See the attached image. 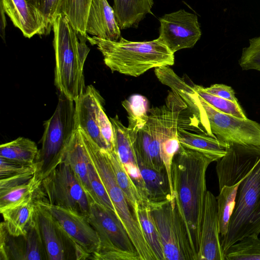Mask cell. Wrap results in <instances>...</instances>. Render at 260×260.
<instances>
[{
	"label": "cell",
	"mask_w": 260,
	"mask_h": 260,
	"mask_svg": "<svg viewBox=\"0 0 260 260\" xmlns=\"http://www.w3.org/2000/svg\"><path fill=\"white\" fill-rule=\"evenodd\" d=\"M212 162L204 154L180 145L172 163L171 177L176 205L198 259L207 191L206 172Z\"/></svg>",
	"instance_id": "cell-1"
},
{
	"label": "cell",
	"mask_w": 260,
	"mask_h": 260,
	"mask_svg": "<svg viewBox=\"0 0 260 260\" xmlns=\"http://www.w3.org/2000/svg\"><path fill=\"white\" fill-rule=\"evenodd\" d=\"M158 39L173 53L194 47L202 36L198 16L180 9L159 19Z\"/></svg>",
	"instance_id": "cell-14"
},
{
	"label": "cell",
	"mask_w": 260,
	"mask_h": 260,
	"mask_svg": "<svg viewBox=\"0 0 260 260\" xmlns=\"http://www.w3.org/2000/svg\"><path fill=\"white\" fill-rule=\"evenodd\" d=\"M39 10L52 26L53 20L57 15L59 0H27Z\"/></svg>",
	"instance_id": "cell-39"
},
{
	"label": "cell",
	"mask_w": 260,
	"mask_h": 260,
	"mask_svg": "<svg viewBox=\"0 0 260 260\" xmlns=\"http://www.w3.org/2000/svg\"><path fill=\"white\" fill-rule=\"evenodd\" d=\"M23 260H47L46 254L38 223L36 220L22 236Z\"/></svg>",
	"instance_id": "cell-34"
},
{
	"label": "cell",
	"mask_w": 260,
	"mask_h": 260,
	"mask_svg": "<svg viewBox=\"0 0 260 260\" xmlns=\"http://www.w3.org/2000/svg\"><path fill=\"white\" fill-rule=\"evenodd\" d=\"M148 100L144 96L135 94L122 102L128 114V128L137 133L146 124L148 118Z\"/></svg>",
	"instance_id": "cell-31"
},
{
	"label": "cell",
	"mask_w": 260,
	"mask_h": 260,
	"mask_svg": "<svg viewBox=\"0 0 260 260\" xmlns=\"http://www.w3.org/2000/svg\"><path fill=\"white\" fill-rule=\"evenodd\" d=\"M39 150L30 139L20 137L0 146V157L25 165L35 163Z\"/></svg>",
	"instance_id": "cell-27"
},
{
	"label": "cell",
	"mask_w": 260,
	"mask_h": 260,
	"mask_svg": "<svg viewBox=\"0 0 260 260\" xmlns=\"http://www.w3.org/2000/svg\"><path fill=\"white\" fill-rule=\"evenodd\" d=\"M198 260H225L219 231L217 200L208 190L205 197Z\"/></svg>",
	"instance_id": "cell-18"
},
{
	"label": "cell",
	"mask_w": 260,
	"mask_h": 260,
	"mask_svg": "<svg viewBox=\"0 0 260 260\" xmlns=\"http://www.w3.org/2000/svg\"><path fill=\"white\" fill-rule=\"evenodd\" d=\"M90 161L104 184L116 213L129 236L140 260H157L143 231L134 216L125 195L118 184L107 149L99 146L87 135H82Z\"/></svg>",
	"instance_id": "cell-4"
},
{
	"label": "cell",
	"mask_w": 260,
	"mask_h": 260,
	"mask_svg": "<svg viewBox=\"0 0 260 260\" xmlns=\"http://www.w3.org/2000/svg\"><path fill=\"white\" fill-rule=\"evenodd\" d=\"M138 164L144 182L147 202L160 201L172 196L170 182L165 170L157 171L139 161Z\"/></svg>",
	"instance_id": "cell-25"
},
{
	"label": "cell",
	"mask_w": 260,
	"mask_h": 260,
	"mask_svg": "<svg viewBox=\"0 0 260 260\" xmlns=\"http://www.w3.org/2000/svg\"><path fill=\"white\" fill-rule=\"evenodd\" d=\"M178 138L183 147L199 152L216 161L226 154L227 143L203 133H195L178 127Z\"/></svg>",
	"instance_id": "cell-23"
},
{
	"label": "cell",
	"mask_w": 260,
	"mask_h": 260,
	"mask_svg": "<svg viewBox=\"0 0 260 260\" xmlns=\"http://www.w3.org/2000/svg\"><path fill=\"white\" fill-rule=\"evenodd\" d=\"M134 217L143 231L146 241L157 260H165L161 239L150 212L147 203H139L133 211Z\"/></svg>",
	"instance_id": "cell-26"
},
{
	"label": "cell",
	"mask_w": 260,
	"mask_h": 260,
	"mask_svg": "<svg viewBox=\"0 0 260 260\" xmlns=\"http://www.w3.org/2000/svg\"><path fill=\"white\" fill-rule=\"evenodd\" d=\"M239 63L242 70L260 71V36L249 40V45L243 49Z\"/></svg>",
	"instance_id": "cell-37"
},
{
	"label": "cell",
	"mask_w": 260,
	"mask_h": 260,
	"mask_svg": "<svg viewBox=\"0 0 260 260\" xmlns=\"http://www.w3.org/2000/svg\"><path fill=\"white\" fill-rule=\"evenodd\" d=\"M0 13H1V22H0V30L1 36L3 40H5V29L7 25L6 19L5 17V12L3 8L0 6Z\"/></svg>",
	"instance_id": "cell-42"
},
{
	"label": "cell",
	"mask_w": 260,
	"mask_h": 260,
	"mask_svg": "<svg viewBox=\"0 0 260 260\" xmlns=\"http://www.w3.org/2000/svg\"><path fill=\"white\" fill-rule=\"evenodd\" d=\"M115 139V150L127 174L137 187L141 198L147 199L144 182L141 176L134 146V138L116 115L110 118Z\"/></svg>",
	"instance_id": "cell-19"
},
{
	"label": "cell",
	"mask_w": 260,
	"mask_h": 260,
	"mask_svg": "<svg viewBox=\"0 0 260 260\" xmlns=\"http://www.w3.org/2000/svg\"><path fill=\"white\" fill-rule=\"evenodd\" d=\"M92 0H59L57 14L64 15L79 35L86 37V22Z\"/></svg>",
	"instance_id": "cell-28"
},
{
	"label": "cell",
	"mask_w": 260,
	"mask_h": 260,
	"mask_svg": "<svg viewBox=\"0 0 260 260\" xmlns=\"http://www.w3.org/2000/svg\"><path fill=\"white\" fill-rule=\"evenodd\" d=\"M55 56V85L60 92L76 101L85 89L83 68L90 49L67 18L57 14L53 20Z\"/></svg>",
	"instance_id": "cell-2"
},
{
	"label": "cell",
	"mask_w": 260,
	"mask_h": 260,
	"mask_svg": "<svg viewBox=\"0 0 260 260\" xmlns=\"http://www.w3.org/2000/svg\"><path fill=\"white\" fill-rule=\"evenodd\" d=\"M88 173L92 202L116 212L107 190L89 159L88 164Z\"/></svg>",
	"instance_id": "cell-36"
},
{
	"label": "cell",
	"mask_w": 260,
	"mask_h": 260,
	"mask_svg": "<svg viewBox=\"0 0 260 260\" xmlns=\"http://www.w3.org/2000/svg\"><path fill=\"white\" fill-rule=\"evenodd\" d=\"M36 220L47 260L76 259L75 247L50 212L37 202Z\"/></svg>",
	"instance_id": "cell-16"
},
{
	"label": "cell",
	"mask_w": 260,
	"mask_h": 260,
	"mask_svg": "<svg viewBox=\"0 0 260 260\" xmlns=\"http://www.w3.org/2000/svg\"><path fill=\"white\" fill-rule=\"evenodd\" d=\"M42 147L35 161L36 173L43 180L63 161L77 129L75 103L60 93L55 110L44 123Z\"/></svg>",
	"instance_id": "cell-5"
},
{
	"label": "cell",
	"mask_w": 260,
	"mask_h": 260,
	"mask_svg": "<svg viewBox=\"0 0 260 260\" xmlns=\"http://www.w3.org/2000/svg\"><path fill=\"white\" fill-rule=\"evenodd\" d=\"M147 203L160 236L165 260H198L191 247L174 198L171 196Z\"/></svg>",
	"instance_id": "cell-8"
},
{
	"label": "cell",
	"mask_w": 260,
	"mask_h": 260,
	"mask_svg": "<svg viewBox=\"0 0 260 260\" xmlns=\"http://www.w3.org/2000/svg\"><path fill=\"white\" fill-rule=\"evenodd\" d=\"M260 233V159L242 180L228 232L220 239L224 252L246 236Z\"/></svg>",
	"instance_id": "cell-6"
},
{
	"label": "cell",
	"mask_w": 260,
	"mask_h": 260,
	"mask_svg": "<svg viewBox=\"0 0 260 260\" xmlns=\"http://www.w3.org/2000/svg\"><path fill=\"white\" fill-rule=\"evenodd\" d=\"M107 151L117 182L123 191L133 212L139 203L144 202L136 185L120 162L115 149H107Z\"/></svg>",
	"instance_id": "cell-29"
},
{
	"label": "cell",
	"mask_w": 260,
	"mask_h": 260,
	"mask_svg": "<svg viewBox=\"0 0 260 260\" xmlns=\"http://www.w3.org/2000/svg\"><path fill=\"white\" fill-rule=\"evenodd\" d=\"M38 194L0 208L3 222L10 235L24 236L35 222Z\"/></svg>",
	"instance_id": "cell-21"
},
{
	"label": "cell",
	"mask_w": 260,
	"mask_h": 260,
	"mask_svg": "<svg viewBox=\"0 0 260 260\" xmlns=\"http://www.w3.org/2000/svg\"><path fill=\"white\" fill-rule=\"evenodd\" d=\"M260 159V147L229 144L225 155L216 161L219 189L239 182Z\"/></svg>",
	"instance_id": "cell-15"
},
{
	"label": "cell",
	"mask_w": 260,
	"mask_h": 260,
	"mask_svg": "<svg viewBox=\"0 0 260 260\" xmlns=\"http://www.w3.org/2000/svg\"><path fill=\"white\" fill-rule=\"evenodd\" d=\"M207 92L234 103H238L235 93L232 87L222 84H215L208 87H204Z\"/></svg>",
	"instance_id": "cell-41"
},
{
	"label": "cell",
	"mask_w": 260,
	"mask_h": 260,
	"mask_svg": "<svg viewBox=\"0 0 260 260\" xmlns=\"http://www.w3.org/2000/svg\"><path fill=\"white\" fill-rule=\"evenodd\" d=\"M113 9L121 29L138 27L147 14H152L153 0H113Z\"/></svg>",
	"instance_id": "cell-24"
},
{
	"label": "cell",
	"mask_w": 260,
	"mask_h": 260,
	"mask_svg": "<svg viewBox=\"0 0 260 260\" xmlns=\"http://www.w3.org/2000/svg\"><path fill=\"white\" fill-rule=\"evenodd\" d=\"M198 97L204 113L206 135L229 145L260 147V123L248 118L242 119L222 113Z\"/></svg>",
	"instance_id": "cell-10"
},
{
	"label": "cell",
	"mask_w": 260,
	"mask_h": 260,
	"mask_svg": "<svg viewBox=\"0 0 260 260\" xmlns=\"http://www.w3.org/2000/svg\"><path fill=\"white\" fill-rule=\"evenodd\" d=\"M42 180L37 173L28 181L0 191V208L38 194Z\"/></svg>",
	"instance_id": "cell-33"
},
{
	"label": "cell",
	"mask_w": 260,
	"mask_h": 260,
	"mask_svg": "<svg viewBox=\"0 0 260 260\" xmlns=\"http://www.w3.org/2000/svg\"><path fill=\"white\" fill-rule=\"evenodd\" d=\"M38 199L86 216L91 202L72 168L64 161L42 180Z\"/></svg>",
	"instance_id": "cell-9"
},
{
	"label": "cell",
	"mask_w": 260,
	"mask_h": 260,
	"mask_svg": "<svg viewBox=\"0 0 260 260\" xmlns=\"http://www.w3.org/2000/svg\"><path fill=\"white\" fill-rule=\"evenodd\" d=\"M0 6L26 38L47 35L52 30L42 13L27 0H0Z\"/></svg>",
	"instance_id": "cell-17"
},
{
	"label": "cell",
	"mask_w": 260,
	"mask_h": 260,
	"mask_svg": "<svg viewBox=\"0 0 260 260\" xmlns=\"http://www.w3.org/2000/svg\"><path fill=\"white\" fill-rule=\"evenodd\" d=\"M87 217L100 240V249L90 259L140 260L115 212L91 202Z\"/></svg>",
	"instance_id": "cell-7"
},
{
	"label": "cell",
	"mask_w": 260,
	"mask_h": 260,
	"mask_svg": "<svg viewBox=\"0 0 260 260\" xmlns=\"http://www.w3.org/2000/svg\"><path fill=\"white\" fill-rule=\"evenodd\" d=\"M169 110L168 103L149 109L147 122L137 133L131 132L137 159L157 171L165 170L160 144Z\"/></svg>",
	"instance_id": "cell-13"
},
{
	"label": "cell",
	"mask_w": 260,
	"mask_h": 260,
	"mask_svg": "<svg viewBox=\"0 0 260 260\" xmlns=\"http://www.w3.org/2000/svg\"><path fill=\"white\" fill-rule=\"evenodd\" d=\"M35 165H25L0 157V179L8 177L29 169Z\"/></svg>",
	"instance_id": "cell-40"
},
{
	"label": "cell",
	"mask_w": 260,
	"mask_h": 260,
	"mask_svg": "<svg viewBox=\"0 0 260 260\" xmlns=\"http://www.w3.org/2000/svg\"><path fill=\"white\" fill-rule=\"evenodd\" d=\"M48 210L73 244L76 259H90L100 248V240L87 216L72 209L52 205L37 199Z\"/></svg>",
	"instance_id": "cell-12"
},
{
	"label": "cell",
	"mask_w": 260,
	"mask_h": 260,
	"mask_svg": "<svg viewBox=\"0 0 260 260\" xmlns=\"http://www.w3.org/2000/svg\"><path fill=\"white\" fill-rule=\"evenodd\" d=\"M62 161L66 162L71 167L90 202H92L88 179L89 159L79 128H78L74 133L67 148Z\"/></svg>",
	"instance_id": "cell-22"
},
{
	"label": "cell",
	"mask_w": 260,
	"mask_h": 260,
	"mask_svg": "<svg viewBox=\"0 0 260 260\" xmlns=\"http://www.w3.org/2000/svg\"><path fill=\"white\" fill-rule=\"evenodd\" d=\"M241 182L232 186H223L216 197L217 216L220 239L226 235L233 212L238 187Z\"/></svg>",
	"instance_id": "cell-30"
},
{
	"label": "cell",
	"mask_w": 260,
	"mask_h": 260,
	"mask_svg": "<svg viewBox=\"0 0 260 260\" xmlns=\"http://www.w3.org/2000/svg\"><path fill=\"white\" fill-rule=\"evenodd\" d=\"M37 171L35 165L29 169L14 175L1 178L0 180V191H3L15 186L25 183L30 180Z\"/></svg>",
	"instance_id": "cell-38"
},
{
	"label": "cell",
	"mask_w": 260,
	"mask_h": 260,
	"mask_svg": "<svg viewBox=\"0 0 260 260\" xmlns=\"http://www.w3.org/2000/svg\"><path fill=\"white\" fill-rule=\"evenodd\" d=\"M86 38L102 53L105 64L113 72L138 77L151 69L174 64V53L158 38L138 42L122 37L117 41L88 35Z\"/></svg>",
	"instance_id": "cell-3"
},
{
	"label": "cell",
	"mask_w": 260,
	"mask_h": 260,
	"mask_svg": "<svg viewBox=\"0 0 260 260\" xmlns=\"http://www.w3.org/2000/svg\"><path fill=\"white\" fill-rule=\"evenodd\" d=\"M103 99L91 85L86 87L75 103L78 127L101 148L114 150L115 139L112 123L103 108Z\"/></svg>",
	"instance_id": "cell-11"
},
{
	"label": "cell",
	"mask_w": 260,
	"mask_h": 260,
	"mask_svg": "<svg viewBox=\"0 0 260 260\" xmlns=\"http://www.w3.org/2000/svg\"><path fill=\"white\" fill-rule=\"evenodd\" d=\"M192 86L198 95L217 110L240 118H247L238 103H234L210 93L204 87L192 83Z\"/></svg>",
	"instance_id": "cell-35"
},
{
	"label": "cell",
	"mask_w": 260,
	"mask_h": 260,
	"mask_svg": "<svg viewBox=\"0 0 260 260\" xmlns=\"http://www.w3.org/2000/svg\"><path fill=\"white\" fill-rule=\"evenodd\" d=\"M225 260H260L258 235H248L231 246L225 252Z\"/></svg>",
	"instance_id": "cell-32"
},
{
	"label": "cell",
	"mask_w": 260,
	"mask_h": 260,
	"mask_svg": "<svg viewBox=\"0 0 260 260\" xmlns=\"http://www.w3.org/2000/svg\"><path fill=\"white\" fill-rule=\"evenodd\" d=\"M120 29L114 9L107 0H92L87 16L86 33L117 41L121 37Z\"/></svg>",
	"instance_id": "cell-20"
}]
</instances>
